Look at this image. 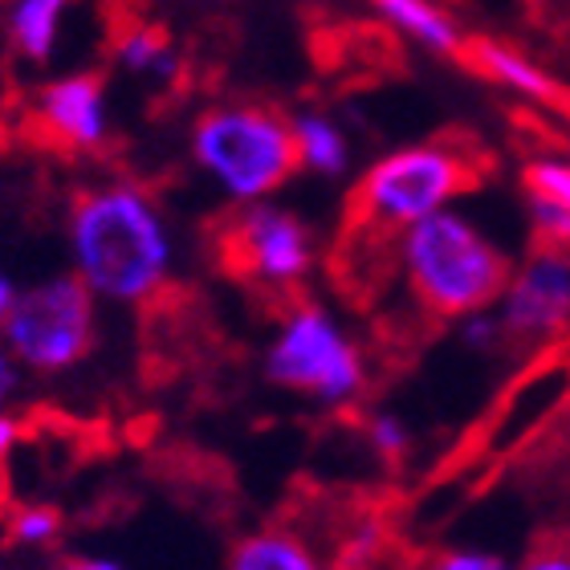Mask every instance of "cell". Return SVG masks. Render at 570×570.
<instances>
[{"instance_id":"13","label":"cell","mask_w":570,"mask_h":570,"mask_svg":"<svg viewBox=\"0 0 570 570\" xmlns=\"http://www.w3.org/2000/svg\"><path fill=\"white\" fill-rule=\"evenodd\" d=\"M469 61L476 66L481 78H489L493 86L510 90V95L525 98V102H554L559 98V82L547 66H538L530 53L505 46V41H493V37H476L469 41Z\"/></svg>"},{"instance_id":"8","label":"cell","mask_w":570,"mask_h":570,"mask_svg":"<svg viewBox=\"0 0 570 570\" xmlns=\"http://www.w3.org/2000/svg\"><path fill=\"white\" fill-rule=\"evenodd\" d=\"M498 318L510 346H550L570 334V249L538 245L513 265L498 297Z\"/></svg>"},{"instance_id":"5","label":"cell","mask_w":570,"mask_h":570,"mask_svg":"<svg viewBox=\"0 0 570 570\" xmlns=\"http://www.w3.org/2000/svg\"><path fill=\"white\" fill-rule=\"evenodd\" d=\"M473 179V155L456 142L428 139L392 147L358 176L351 191V228L395 240L416 220L461 200Z\"/></svg>"},{"instance_id":"17","label":"cell","mask_w":570,"mask_h":570,"mask_svg":"<svg viewBox=\"0 0 570 570\" xmlns=\"http://www.w3.org/2000/svg\"><path fill=\"white\" fill-rule=\"evenodd\" d=\"M525 220H530L538 245L570 249V213L559 200H550L542 191H525Z\"/></svg>"},{"instance_id":"3","label":"cell","mask_w":570,"mask_h":570,"mask_svg":"<svg viewBox=\"0 0 570 570\" xmlns=\"http://www.w3.org/2000/svg\"><path fill=\"white\" fill-rule=\"evenodd\" d=\"M262 375L326 412H351L371 387V358L355 331L318 297H297L265 338Z\"/></svg>"},{"instance_id":"16","label":"cell","mask_w":570,"mask_h":570,"mask_svg":"<svg viewBox=\"0 0 570 570\" xmlns=\"http://www.w3.org/2000/svg\"><path fill=\"white\" fill-rule=\"evenodd\" d=\"M4 534H9L12 547L21 550H49L66 534V513L49 501H29V505H17L4 518Z\"/></svg>"},{"instance_id":"2","label":"cell","mask_w":570,"mask_h":570,"mask_svg":"<svg viewBox=\"0 0 570 570\" xmlns=\"http://www.w3.org/2000/svg\"><path fill=\"white\" fill-rule=\"evenodd\" d=\"M395 265L412 302L428 318L444 322L498 306L513 274L510 253L456 204L404 228L395 237Z\"/></svg>"},{"instance_id":"4","label":"cell","mask_w":570,"mask_h":570,"mask_svg":"<svg viewBox=\"0 0 570 570\" xmlns=\"http://www.w3.org/2000/svg\"><path fill=\"white\" fill-rule=\"evenodd\" d=\"M188 155L196 176L233 208L274 200L297 171L289 115L265 102L208 107L191 122Z\"/></svg>"},{"instance_id":"7","label":"cell","mask_w":570,"mask_h":570,"mask_svg":"<svg viewBox=\"0 0 570 570\" xmlns=\"http://www.w3.org/2000/svg\"><path fill=\"white\" fill-rule=\"evenodd\" d=\"M220 265L262 294L294 297L318 269V237L285 204H240L220 228Z\"/></svg>"},{"instance_id":"10","label":"cell","mask_w":570,"mask_h":570,"mask_svg":"<svg viewBox=\"0 0 570 570\" xmlns=\"http://www.w3.org/2000/svg\"><path fill=\"white\" fill-rule=\"evenodd\" d=\"M371 9L392 33H400L432 58H456L469 49L456 17L440 0H371Z\"/></svg>"},{"instance_id":"14","label":"cell","mask_w":570,"mask_h":570,"mask_svg":"<svg viewBox=\"0 0 570 570\" xmlns=\"http://www.w3.org/2000/svg\"><path fill=\"white\" fill-rule=\"evenodd\" d=\"M110 58L122 73L142 78V82L155 86H171L184 70V58L179 49L171 46V37L159 29V24H127L115 46H110Z\"/></svg>"},{"instance_id":"11","label":"cell","mask_w":570,"mask_h":570,"mask_svg":"<svg viewBox=\"0 0 570 570\" xmlns=\"http://www.w3.org/2000/svg\"><path fill=\"white\" fill-rule=\"evenodd\" d=\"M289 131H294L297 171H309L318 179H346L355 164V147L351 135L331 110L302 107L289 115Z\"/></svg>"},{"instance_id":"18","label":"cell","mask_w":570,"mask_h":570,"mask_svg":"<svg viewBox=\"0 0 570 570\" xmlns=\"http://www.w3.org/2000/svg\"><path fill=\"white\" fill-rule=\"evenodd\" d=\"M363 436H367V449L383 461H404L412 452V428L400 412H371Z\"/></svg>"},{"instance_id":"22","label":"cell","mask_w":570,"mask_h":570,"mask_svg":"<svg viewBox=\"0 0 570 570\" xmlns=\"http://www.w3.org/2000/svg\"><path fill=\"white\" fill-rule=\"evenodd\" d=\"M518 570H570V538H550V542H538Z\"/></svg>"},{"instance_id":"9","label":"cell","mask_w":570,"mask_h":570,"mask_svg":"<svg viewBox=\"0 0 570 570\" xmlns=\"http://www.w3.org/2000/svg\"><path fill=\"white\" fill-rule=\"evenodd\" d=\"M33 122L58 142L61 151L95 155L115 135V102L95 70H70L37 86L33 95Z\"/></svg>"},{"instance_id":"6","label":"cell","mask_w":570,"mask_h":570,"mask_svg":"<svg viewBox=\"0 0 570 570\" xmlns=\"http://www.w3.org/2000/svg\"><path fill=\"white\" fill-rule=\"evenodd\" d=\"M98 302L95 289L73 274H49L24 285L12 302L9 318L0 322V338L12 346L24 371L33 375H70L95 355L98 346Z\"/></svg>"},{"instance_id":"25","label":"cell","mask_w":570,"mask_h":570,"mask_svg":"<svg viewBox=\"0 0 570 570\" xmlns=\"http://www.w3.org/2000/svg\"><path fill=\"white\" fill-rule=\"evenodd\" d=\"M53 570H127V567L107 559V554H73V559H61Z\"/></svg>"},{"instance_id":"21","label":"cell","mask_w":570,"mask_h":570,"mask_svg":"<svg viewBox=\"0 0 570 570\" xmlns=\"http://www.w3.org/2000/svg\"><path fill=\"white\" fill-rule=\"evenodd\" d=\"M428 570H513V567L501 559L498 550L456 547V550H440L436 559L428 562Z\"/></svg>"},{"instance_id":"24","label":"cell","mask_w":570,"mask_h":570,"mask_svg":"<svg viewBox=\"0 0 570 570\" xmlns=\"http://www.w3.org/2000/svg\"><path fill=\"white\" fill-rule=\"evenodd\" d=\"M24 383V363L12 355V346L0 338V407H9L17 395H21Z\"/></svg>"},{"instance_id":"19","label":"cell","mask_w":570,"mask_h":570,"mask_svg":"<svg viewBox=\"0 0 570 570\" xmlns=\"http://www.w3.org/2000/svg\"><path fill=\"white\" fill-rule=\"evenodd\" d=\"M525 191H542L550 200H559L570 213V159L567 155H538L522 171Z\"/></svg>"},{"instance_id":"26","label":"cell","mask_w":570,"mask_h":570,"mask_svg":"<svg viewBox=\"0 0 570 570\" xmlns=\"http://www.w3.org/2000/svg\"><path fill=\"white\" fill-rule=\"evenodd\" d=\"M17 294H21V285L12 282V274L0 265V322L9 318V309H12V302H17Z\"/></svg>"},{"instance_id":"20","label":"cell","mask_w":570,"mask_h":570,"mask_svg":"<svg viewBox=\"0 0 570 570\" xmlns=\"http://www.w3.org/2000/svg\"><path fill=\"white\" fill-rule=\"evenodd\" d=\"M456 338H461V346L464 351H473V355H493V351H501V346L510 343L493 306L473 309V314L456 318Z\"/></svg>"},{"instance_id":"12","label":"cell","mask_w":570,"mask_h":570,"mask_svg":"<svg viewBox=\"0 0 570 570\" xmlns=\"http://www.w3.org/2000/svg\"><path fill=\"white\" fill-rule=\"evenodd\" d=\"M78 0H9L4 4V37L12 53L29 66H46L58 58L61 33Z\"/></svg>"},{"instance_id":"15","label":"cell","mask_w":570,"mask_h":570,"mask_svg":"<svg viewBox=\"0 0 570 570\" xmlns=\"http://www.w3.org/2000/svg\"><path fill=\"white\" fill-rule=\"evenodd\" d=\"M225 570H322V562L306 538L269 525V530H253V534L237 538L228 550Z\"/></svg>"},{"instance_id":"23","label":"cell","mask_w":570,"mask_h":570,"mask_svg":"<svg viewBox=\"0 0 570 570\" xmlns=\"http://www.w3.org/2000/svg\"><path fill=\"white\" fill-rule=\"evenodd\" d=\"M21 436H24V424L12 416L9 407H0V498H4V481H9V464L21 449Z\"/></svg>"},{"instance_id":"1","label":"cell","mask_w":570,"mask_h":570,"mask_svg":"<svg viewBox=\"0 0 570 570\" xmlns=\"http://www.w3.org/2000/svg\"><path fill=\"white\" fill-rule=\"evenodd\" d=\"M66 253L102 306H147L176 277L179 240L142 184L98 179L70 200Z\"/></svg>"}]
</instances>
